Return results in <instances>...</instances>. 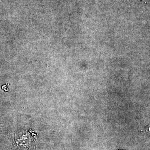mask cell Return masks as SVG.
Returning <instances> with one entry per match:
<instances>
[{
  "label": "cell",
  "instance_id": "6da1fadb",
  "mask_svg": "<svg viewBox=\"0 0 150 150\" xmlns=\"http://www.w3.org/2000/svg\"><path fill=\"white\" fill-rule=\"evenodd\" d=\"M146 131L149 133H150V126H149L146 129Z\"/></svg>",
  "mask_w": 150,
  "mask_h": 150
}]
</instances>
